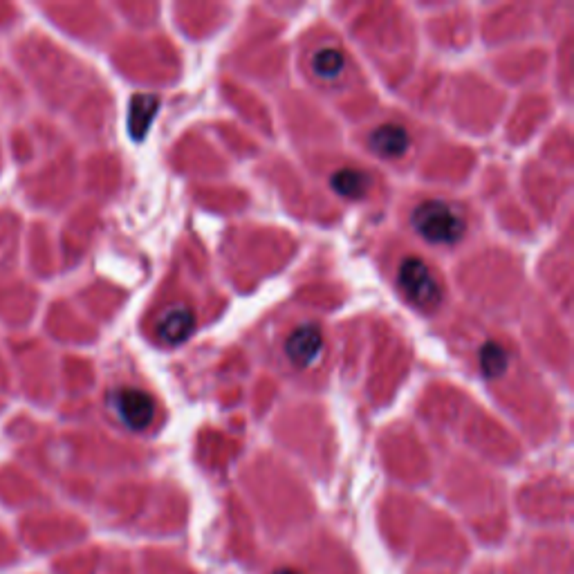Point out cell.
Returning a JSON list of instances; mask_svg holds the SVG:
<instances>
[{
	"mask_svg": "<svg viewBox=\"0 0 574 574\" xmlns=\"http://www.w3.org/2000/svg\"><path fill=\"white\" fill-rule=\"evenodd\" d=\"M411 225L415 234L431 245H456L467 234V220L444 200L420 202L413 209Z\"/></svg>",
	"mask_w": 574,
	"mask_h": 574,
	"instance_id": "cell-1",
	"label": "cell"
},
{
	"mask_svg": "<svg viewBox=\"0 0 574 574\" xmlns=\"http://www.w3.org/2000/svg\"><path fill=\"white\" fill-rule=\"evenodd\" d=\"M397 285L406 301L413 303L415 308L435 310L442 303V285L422 258H404L397 270Z\"/></svg>",
	"mask_w": 574,
	"mask_h": 574,
	"instance_id": "cell-2",
	"label": "cell"
},
{
	"mask_svg": "<svg viewBox=\"0 0 574 574\" xmlns=\"http://www.w3.org/2000/svg\"><path fill=\"white\" fill-rule=\"evenodd\" d=\"M110 406L119 422L131 431H146L157 413L155 400L142 388H117L110 393Z\"/></svg>",
	"mask_w": 574,
	"mask_h": 574,
	"instance_id": "cell-3",
	"label": "cell"
},
{
	"mask_svg": "<svg viewBox=\"0 0 574 574\" xmlns=\"http://www.w3.org/2000/svg\"><path fill=\"white\" fill-rule=\"evenodd\" d=\"M285 355L296 368H310L323 355V332L317 323H303L285 339Z\"/></svg>",
	"mask_w": 574,
	"mask_h": 574,
	"instance_id": "cell-4",
	"label": "cell"
},
{
	"mask_svg": "<svg viewBox=\"0 0 574 574\" xmlns=\"http://www.w3.org/2000/svg\"><path fill=\"white\" fill-rule=\"evenodd\" d=\"M193 330H196V314L189 305H171L157 321V337L166 346H180L187 341Z\"/></svg>",
	"mask_w": 574,
	"mask_h": 574,
	"instance_id": "cell-5",
	"label": "cell"
},
{
	"mask_svg": "<svg viewBox=\"0 0 574 574\" xmlns=\"http://www.w3.org/2000/svg\"><path fill=\"white\" fill-rule=\"evenodd\" d=\"M368 146L370 151L384 157V160H397V157L409 151L411 135L402 124H382L370 133Z\"/></svg>",
	"mask_w": 574,
	"mask_h": 574,
	"instance_id": "cell-6",
	"label": "cell"
},
{
	"mask_svg": "<svg viewBox=\"0 0 574 574\" xmlns=\"http://www.w3.org/2000/svg\"><path fill=\"white\" fill-rule=\"evenodd\" d=\"M160 108V99L155 95H140L131 101V110H128V128H131L133 140H144L148 133V126L153 124Z\"/></svg>",
	"mask_w": 574,
	"mask_h": 574,
	"instance_id": "cell-7",
	"label": "cell"
},
{
	"mask_svg": "<svg viewBox=\"0 0 574 574\" xmlns=\"http://www.w3.org/2000/svg\"><path fill=\"white\" fill-rule=\"evenodd\" d=\"M330 187L337 193V196L346 198V200H364L370 189V178L364 171L339 169L337 173H332Z\"/></svg>",
	"mask_w": 574,
	"mask_h": 574,
	"instance_id": "cell-8",
	"label": "cell"
},
{
	"mask_svg": "<svg viewBox=\"0 0 574 574\" xmlns=\"http://www.w3.org/2000/svg\"><path fill=\"white\" fill-rule=\"evenodd\" d=\"M310 66L319 79L335 81L346 70V54L339 48H332V45H328V48H321L312 54Z\"/></svg>",
	"mask_w": 574,
	"mask_h": 574,
	"instance_id": "cell-9",
	"label": "cell"
},
{
	"mask_svg": "<svg viewBox=\"0 0 574 574\" xmlns=\"http://www.w3.org/2000/svg\"><path fill=\"white\" fill-rule=\"evenodd\" d=\"M478 364H480V373H483L487 379L501 377L507 370V350L501 344H496V341H487L478 353Z\"/></svg>",
	"mask_w": 574,
	"mask_h": 574,
	"instance_id": "cell-10",
	"label": "cell"
},
{
	"mask_svg": "<svg viewBox=\"0 0 574 574\" xmlns=\"http://www.w3.org/2000/svg\"><path fill=\"white\" fill-rule=\"evenodd\" d=\"M276 574H299L296 570H279Z\"/></svg>",
	"mask_w": 574,
	"mask_h": 574,
	"instance_id": "cell-11",
	"label": "cell"
}]
</instances>
